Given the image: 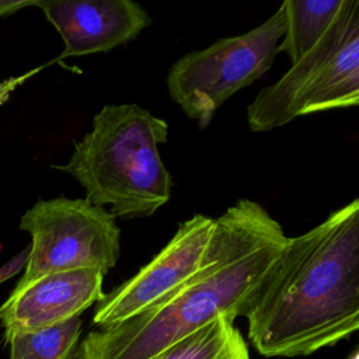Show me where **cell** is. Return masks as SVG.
Wrapping results in <instances>:
<instances>
[{"label":"cell","mask_w":359,"mask_h":359,"mask_svg":"<svg viewBox=\"0 0 359 359\" xmlns=\"http://www.w3.org/2000/svg\"><path fill=\"white\" fill-rule=\"evenodd\" d=\"M28 257H29V245L27 248H24L21 252H18L17 255H14L4 265H1L0 266V283L6 282L7 279L17 275L22 269V266L27 265Z\"/></svg>","instance_id":"cell-13"},{"label":"cell","mask_w":359,"mask_h":359,"mask_svg":"<svg viewBox=\"0 0 359 359\" xmlns=\"http://www.w3.org/2000/svg\"><path fill=\"white\" fill-rule=\"evenodd\" d=\"M344 0H285V35L279 50L297 63L324 35Z\"/></svg>","instance_id":"cell-10"},{"label":"cell","mask_w":359,"mask_h":359,"mask_svg":"<svg viewBox=\"0 0 359 359\" xmlns=\"http://www.w3.org/2000/svg\"><path fill=\"white\" fill-rule=\"evenodd\" d=\"M28 6H36V0H21V1L0 0V17L13 14L24 7H28Z\"/></svg>","instance_id":"cell-15"},{"label":"cell","mask_w":359,"mask_h":359,"mask_svg":"<svg viewBox=\"0 0 359 359\" xmlns=\"http://www.w3.org/2000/svg\"><path fill=\"white\" fill-rule=\"evenodd\" d=\"M60 34L62 57L107 52L135 39L151 20L130 0H36Z\"/></svg>","instance_id":"cell-7"},{"label":"cell","mask_w":359,"mask_h":359,"mask_svg":"<svg viewBox=\"0 0 359 359\" xmlns=\"http://www.w3.org/2000/svg\"><path fill=\"white\" fill-rule=\"evenodd\" d=\"M157 359H250V355L245 341L234 327V320L220 317L175 344Z\"/></svg>","instance_id":"cell-11"},{"label":"cell","mask_w":359,"mask_h":359,"mask_svg":"<svg viewBox=\"0 0 359 359\" xmlns=\"http://www.w3.org/2000/svg\"><path fill=\"white\" fill-rule=\"evenodd\" d=\"M31 234L25 272L13 293L56 272L97 269L104 275L119 258L121 230L115 217L86 199L38 201L21 217Z\"/></svg>","instance_id":"cell-5"},{"label":"cell","mask_w":359,"mask_h":359,"mask_svg":"<svg viewBox=\"0 0 359 359\" xmlns=\"http://www.w3.org/2000/svg\"><path fill=\"white\" fill-rule=\"evenodd\" d=\"M286 240L261 205L240 199L215 219L206 262L187 285L156 307L90 332L77 359H157L220 317L245 316Z\"/></svg>","instance_id":"cell-2"},{"label":"cell","mask_w":359,"mask_h":359,"mask_svg":"<svg viewBox=\"0 0 359 359\" xmlns=\"http://www.w3.org/2000/svg\"><path fill=\"white\" fill-rule=\"evenodd\" d=\"M167 136V122L137 104L105 105L69 163L56 168L84 187L86 201L109 206L114 217L151 216L171 195V175L157 149Z\"/></svg>","instance_id":"cell-3"},{"label":"cell","mask_w":359,"mask_h":359,"mask_svg":"<svg viewBox=\"0 0 359 359\" xmlns=\"http://www.w3.org/2000/svg\"><path fill=\"white\" fill-rule=\"evenodd\" d=\"M81 334V318L32 331L6 334L10 359H72Z\"/></svg>","instance_id":"cell-12"},{"label":"cell","mask_w":359,"mask_h":359,"mask_svg":"<svg viewBox=\"0 0 359 359\" xmlns=\"http://www.w3.org/2000/svg\"><path fill=\"white\" fill-rule=\"evenodd\" d=\"M244 317L266 358L310 355L359 331V198L287 237Z\"/></svg>","instance_id":"cell-1"},{"label":"cell","mask_w":359,"mask_h":359,"mask_svg":"<svg viewBox=\"0 0 359 359\" xmlns=\"http://www.w3.org/2000/svg\"><path fill=\"white\" fill-rule=\"evenodd\" d=\"M348 359H359V348H358V349H356V351H355V352H353Z\"/></svg>","instance_id":"cell-16"},{"label":"cell","mask_w":359,"mask_h":359,"mask_svg":"<svg viewBox=\"0 0 359 359\" xmlns=\"http://www.w3.org/2000/svg\"><path fill=\"white\" fill-rule=\"evenodd\" d=\"M353 105H359V0L348 36L296 95L282 123L302 115Z\"/></svg>","instance_id":"cell-9"},{"label":"cell","mask_w":359,"mask_h":359,"mask_svg":"<svg viewBox=\"0 0 359 359\" xmlns=\"http://www.w3.org/2000/svg\"><path fill=\"white\" fill-rule=\"evenodd\" d=\"M39 70H41V67H36V69H34V70L27 72L25 74L15 76V77H8V79L0 81V105H3V104L8 100L10 94H11L18 86H21L24 81H27L28 79H31V77H32L35 73H38Z\"/></svg>","instance_id":"cell-14"},{"label":"cell","mask_w":359,"mask_h":359,"mask_svg":"<svg viewBox=\"0 0 359 359\" xmlns=\"http://www.w3.org/2000/svg\"><path fill=\"white\" fill-rule=\"evenodd\" d=\"M283 35L285 11L280 6L254 29L184 55L168 72L170 97L199 128L208 126L224 101L271 69L280 53Z\"/></svg>","instance_id":"cell-4"},{"label":"cell","mask_w":359,"mask_h":359,"mask_svg":"<svg viewBox=\"0 0 359 359\" xmlns=\"http://www.w3.org/2000/svg\"><path fill=\"white\" fill-rule=\"evenodd\" d=\"M213 231L215 219L203 215L181 223L149 264L97 303L94 325L101 330L118 325L177 293L203 268Z\"/></svg>","instance_id":"cell-6"},{"label":"cell","mask_w":359,"mask_h":359,"mask_svg":"<svg viewBox=\"0 0 359 359\" xmlns=\"http://www.w3.org/2000/svg\"><path fill=\"white\" fill-rule=\"evenodd\" d=\"M104 273L79 269L45 275L25 289L10 293L0 306L4 335L32 332L80 317L94 303L102 300Z\"/></svg>","instance_id":"cell-8"}]
</instances>
